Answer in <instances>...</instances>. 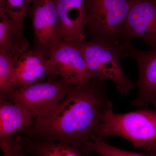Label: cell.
Returning <instances> with one entry per match:
<instances>
[{
    "label": "cell",
    "mask_w": 156,
    "mask_h": 156,
    "mask_svg": "<svg viewBox=\"0 0 156 156\" xmlns=\"http://www.w3.org/2000/svg\"><path fill=\"white\" fill-rule=\"evenodd\" d=\"M133 0H85L90 40L120 44V35Z\"/></svg>",
    "instance_id": "277c9868"
},
{
    "label": "cell",
    "mask_w": 156,
    "mask_h": 156,
    "mask_svg": "<svg viewBox=\"0 0 156 156\" xmlns=\"http://www.w3.org/2000/svg\"><path fill=\"white\" fill-rule=\"evenodd\" d=\"M87 63L89 78L114 83L120 94L127 96L136 87L123 71L121 60L125 58L122 43L111 44L90 40L76 42Z\"/></svg>",
    "instance_id": "3957f363"
},
{
    "label": "cell",
    "mask_w": 156,
    "mask_h": 156,
    "mask_svg": "<svg viewBox=\"0 0 156 156\" xmlns=\"http://www.w3.org/2000/svg\"><path fill=\"white\" fill-rule=\"evenodd\" d=\"M122 44L125 58L131 57L136 61L139 73L135 83L138 93L131 105L142 108L151 104L156 108V48L141 51L133 48L131 42Z\"/></svg>",
    "instance_id": "9c48e42d"
},
{
    "label": "cell",
    "mask_w": 156,
    "mask_h": 156,
    "mask_svg": "<svg viewBox=\"0 0 156 156\" xmlns=\"http://www.w3.org/2000/svg\"><path fill=\"white\" fill-rule=\"evenodd\" d=\"M29 47L25 37L19 34L14 23L0 8V51L9 53L17 60Z\"/></svg>",
    "instance_id": "5bb4252c"
},
{
    "label": "cell",
    "mask_w": 156,
    "mask_h": 156,
    "mask_svg": "<svg viewBox=\"0 0 156 156\" xmlns=\"http://www.w3.org/2000/svg\"><path fill=\"white\" fill-rule=\"evenodd\" d=\"M142 40L151 49L156 48V2L133 0L132 8L121 30V43Z\"/></svg>",
    "instance_id": "52a82bcc"
},
{
    "label": "cell",
    "mask_w": 156,
    "mask_h": 156,
    "mask_svg": "<svg viewBox=\"0 0 156 156\" xmlns=\"http://www.w3.org/2000/svg\"><path fill=\"white\" fill-rule=\"evenodd\" d=\"M154 1L155 2H156V0H154Z\"/></svg>",
    "instance_id": "44dd1931"
},
{
    "label": "cell",
    "mask_w": 156,
    "mask_h": 156,
    "mask_svg": "<svg viewBox=\"0 0 156 156\" xmlns=\"http://www.w3.org/2000/svg\"><path fill=\"white\" fill-rule=\"evenodd\" d=\"M53 64L55 76L71 86L87 83L89 80L87 65L76 42H62L53 48L48 58Z\"/></svg>",
    "instance_id": "ba28073f"
},
{
    "label": "cell",
    "mask_w": 156,
    "mask_h": 156,
    "mask_svg": "<svg viewBox=\"0 0 156 156\" xmlns=\"http://www.w3.org/2000/svg\"><path fill=\"white\" fill-rule=\"evenodd\" d=\"M147 152L153 156H156V149L154 150L148 151H147Z\"/></svg>",
    "instance_id": "d6986e66"
},
{
    "label": "cell",
    "mask_w": 156,
    "mask_h": 156,
    "mask_svg": "<svg viewBox=\"0 0 156 156\" xmlns=\"http://www.w3.org/2000/svg\"><path fill=\"white\" fill-rule=\"evenodd\" d=\"M113 109L105 80L90 79L87 83L73 86L64 99L49 111L37 117L33 126L19 135L32 139L60 140L78 147L96 136L101 117Z\"/></svg>",
    "instance_id": "6da1fadb"
},
{
    "label": "cell",
    "mask_w": 156,
    "mask_h": 156,
    "mask_svg": "<svg viewBox=\"0 0 156 156\" xmlns=\"http://www.w3.org/2000/svg\"><path fill=\"white\" fill-rule=\"evenodd\" d=\"M21 138V135L17 134L0 139V147L4 156H25Z\"/></svg>",
    "instance_id": "ac0fdd59"
},
{
    "label": "cell",
    "mask_w": 156,
    "mask_h": 156,
    "mask_svg": "<svg viewBox=\"0 0 156 156\" xmlns=\"http://www.w3.org/2000/svg\"><path fill=\"white\" fill-rule=\"evenodd\" d=\"M35 0H0V8L14 23L18 32L23 35L24 18Z\"/></svg>",
    "instance_id": "2e32d148"
},
{
    "label": "cell",
    "mask_w": 156,
    "mask_h": 156,
    "mask_svg": "<svg viewBox=\"0 0 156 156\" xmlns=\"http://www.w3.org/2000/svg\"><path fill=\"white\" fill-rule=\"evenodd\" d=\"M17 60L9 53L0 51V93L11 90Z\"/></svg>",
    "instance_id": "e0dca14e"
},
{
    "label": "cell",
    "mask_w": 156,
    "mask_h": 156,
    "mask_svg": "<svg viewBox=\"0 0 156 156\" xmlns=\"http://www.w3.org/2000/svg\"><path fill=\"white\" fill-rule=\"evenodd\" d=\"M97 156H103L101 155H100V154H98V155Z\"/></svg>",
    "instance_id": "ffe728a7"
},
{
    "label": "cell",
    "mask_w": 156,
    "mask_h": 156,
    "mask_svg": "<svg viewBox=\"0 0 156 156\" xmlns=\"http://www.w3.org/2000/svg\"><path fill=\"white\" fill-rule=\"evenodd\" d=\"M72 87L59 77L50 76L44 81L11 89L0 95L26 107L37 117L56 106Z\"/></svg>",
    "instance_id": "5b68a950"
},
{
    "label": "cell",
    "mask_w": 156,
    "mask_h": 156,
    "mask_svg": "<svg viewBox=\"0 0 156 156\" xmlns=\"http://www.w3.org/2000/svg\"><path fill=\"white\" fill-rule=\"evenodd\" d=\"M37 118L27 108L0 95V139L17 135L31 127Z\"/></svg>",
    "instance_id": "7c38bea8"
},
{
    "label": "cell",
    "mask_w": 156,
    "mask_h": 156,
    "mask_svg": "<svg viewBox=\"0 0 156 156\" xmlns=\"http://www.w3.org/2000/svg\"><path fill=\"white\" fill-rule=\"evenodd\" d=\"M27 15L30 18L33 29L34 49L48 58L53 48L63 42L56 0H35Z\"/></svg>",
    "instance_id": "8992f818"
},
{
    "label": "cell",
    "mask_w": 156,
    "mask_h": 156,
    "mask_svg": "<svg viewBox=\"0 0 156 156\" xmlns=\"http://www.w3.org/2000/svg\"><path fill=\"white\" fill-rule=\"evenodd\" d=\"M78 148L82 154L86 156L94 152L103 156H153L147 152L140 153L112 146L98 138L95 135L91 140H84L81 142Z\"/></svg>",
    "instance_id": "9a60e30c"
},
{
    "label": "cell",
    "mask_w": 156,
    "mask_h": 156,
    "mask_svg": "<svg viewBox=\"0 0 156 156\" xmlns=\"http://www.w3.org/2000/svg\"><path fill=\"white\" fill-rule=\"evenodd\" d=\"M21 142L26 154L32 156H84L77 147L64 141L32 139L21 136Z\"/></svg>",
    "instance_id": "4fadbf2b"
},
{
    "label": "cell",
    "mask_w": 156,
    "mask_h": 156,
    "mask_svg": "<svg viewBox=\"0 0 156 156\" xmlns=\"http://www.w3.org/2000/svg\"><path fill=\"white\" fill-rule=\"evenodd\" d=\"M111 135L127 140L134 147H145L147 151L156 149V108L124 114L115 113L113 109L105 111L96 136L105 141Z\"/></svg>",
    "instance_id": "7a4b0ae2"
},
{
    "label": "cell",
    "mask_w": 156,
    "mask_h": 156,
    "mask_svg": "<svg viewBox=\"0 0 156 156\" xmlns=\"http://www.w3.org/2000/svg\"><path fill=\"white\" fill-rule=\"evenodd\" d=\"M61 22L63 42L86 40L85 0H56Z\"/></svg>",
    "instance_id": "8fae6325"
},
{
    "label": "cell",
    "mask_w": 156,
    "mask_h": 156,
    "mask_svg": "<svg viewBox=\"0 0 156 156\" xmlns=\"http://www.w3.org/2000/svg\"><path fill=\"white\" fill-rule=\"evenodd\" d=\"M50 76H55L50 59L39 50H27L16 61L11 90L41 82Z\"/></svg>",
    "instance_id": "30bf717a"
}]
</instances>
